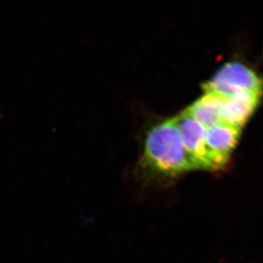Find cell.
Returning <instances> with one entry per match:
<instances>
[{"mask_svg":"<svg viewBox=\"0 0 263 263\" xmlns=\"http://www.w3.org/2000/svg\"><path fill=\"white\" fill-rule=\"evenodd\" d=\"M260 93L241 91L223 99L222 122L242 129L257 108Z\"/></svg>","mask_w":263,"mask_h":263,"instance_id":"obj_5","label":"cell"},{"mask_svg":"<svg viewBox=\"0 0 263 263\" xmlns=\"http://www.w3.org/2000/svg\"><path fill=\"white\" fill-rule=\"evenodd\" d=\"M240 130V128L223 122L206 128L205 143L220 168L228 162L230 154L236 146Z\"/></svg>","mask_w":263,"mask_h":263,"instance_id":"obj_4","label":"cell"},{"mask_svg":"<svg viewBox=\"0 0 263 263\" xmlns=\"http://www.w3.org/2000/svg\"><path fill=\"white\" fill-rule=\"evenodd\" d=\"M174 119L194 170L220 169L205 143L206 128L184 111Z\"/></svg>","mask_w":263,"mask_h":263,"instance_id":"obj_3","label":"cell"},{"mask_svg":"<svg viewBox=\"0 0 263 263\" xmlns=\"http://www.w3.org/2000/svg\"><path fill=\"white\" fill-rule=\"evenodd\" d=\"M261 81L253 70L240 62L224 64L208 82L202 85L205 92L229 98L241 91L261 93Z\"/></svg>","mask_w":263,"mask_h":263,"instance_id":"obj_2","label":"cell"},{"mask_svg":"<svg viewBox=\"0 0 263 263\" xmlns=\"http://www.w3.org/2000/svg\"><path fill=\"white\" fill-rule=\"evenodd\" d=\"M144 156L152 170L168 177L194 170L174 118L150 129L145 141Z\"/></svg>","mask_w":263,"mask_h":263,"instance_id":"obj_1","label":"cell"},{"mask_svg":"<svg viewBox=\"0 0 263 263\" xmlns=\"http://www.w3.org/2000/svg\"><path fill=\"white\" fill-rule=\"evenodd\" d=\"M223 99L212 92H205L185 110V113L205 128L222 122L221 108Z\"/></svg>","mask_w":263,"mask_h":263,"instance_id":"obj_6","label":"cell"}]
</instances>
